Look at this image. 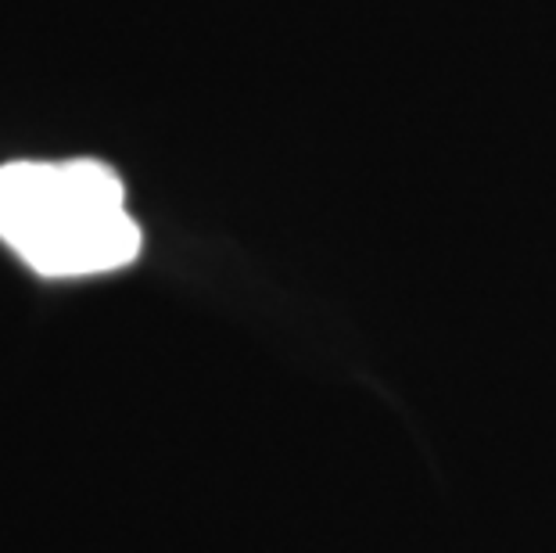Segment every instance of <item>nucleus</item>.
Wrapping results in <instances>:
<instances>
[{
  "mask_svg": "<svg viewBox=\"0 0 556 553\" xmlns=\"http://www.w3.org/2000/svg\"><path fill=\"white\" fill-rule=\"evenodd\" d=\"M0 241L43 277H87L134 263L140 227L101 162H11L0 166Z\"/></svg>",
  "mask_w": 556,
  "mask_h": 553,
  "instance_id": "nucleus-1",
  "label": "nucleus"
}]
</instances>
